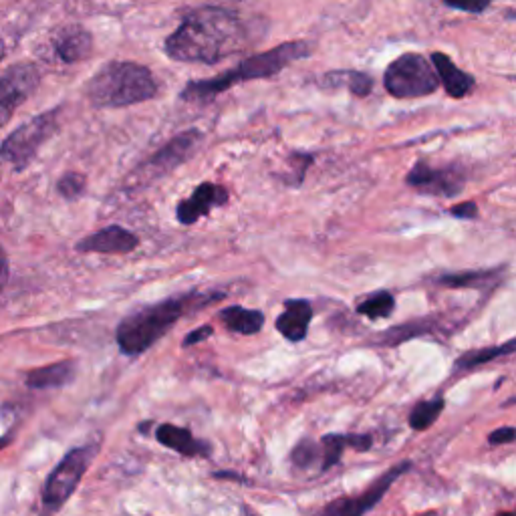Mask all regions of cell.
Instances as JSON below:
<instances>
[{
    "instance_id": "obj_3",
    "label": "cell",
    "mask_w": 516,
    "mask_h": 516,
    "mask_svg": "<svg viewBox=\"0 0 516 516\" xmlns=\"http://www.w3.org/2000/svg\"><path fill=\"white\" fill-rule=\"evenodd\" d=\"M311 53H313V45L309 41L281 43L269 51L246 57L232 69H226L222 75L188 81L180 91V101L192 103V105H206L240 83L256 81V79L258 81L273 79L293 63L307 59Z\"/></svg>"
},
{
    "instance_id": "obj_32",
    "label": "cell",
    "mask_w": 516,
    "mask_h": 516,
    "mask_svg": "<svg viewBox=\"0 0 516 516\" xmlns=\"http://www.w3.org/2000/svg\"><path fill=\"white\" fill-rule=\"evenodd\" d=\"M516 438V432L512 426H506V428H500V430H494L490 436H488V442L490 444H510L514 442Z\"/></svg>"
},
{
    "instance_id": "obj_9",
    "label": "cell",
    "mask_w": 516,
    "mask_h": 516,
    "mask_svg": "<svg viewBox=\"0 0 516 516\" xmlns=\"http://www.w3.org/2000/svg\"><path fill=\"white\" fill-rule=\"evenodd\" d=\"M406 184L422 196L452 200L464 192L468 184V168L456 162L432 164L428 160H418L408 172Z\"/></svg>"
},
{
    "instance_id": "obj_12",
    "label": "cell",
    "mask_w": 516,
    "mask_h": 516,
    "mask_svg": "<svg viewBox=\"0 0 516 516\" xmlns=\"http://www.w3.org/2000/svg\"><path fill=\"white\" fill-rule=\"evenodd\" d=\"M228 200H230V192L226 186L214 184V182H202L188 198L178 202L176 220L182 226H192L198 220L210 216L212 210L226 206Z\"/></svg>"
},
{
    "instance_id": "obj_20",
    "label": "cell",
    "mask_w": 516,
    "mask_h": 516,
    "mask_svg": "<svg viewBox=\"0 0 516 516\" xmlns=\"http://www.w3.org/2000/svg\"><path fill=\"white\" fill-rule=\"evenodd\" d=\"M218 319L222 325L238 335H256L258 331H263L265 327V313L258 309H246L240 305L226 307L218 313Z\"/></svg>"
},
{
    "instance_id": "obj_21",
    "label": "cell",
    "mask_w": 516,
    "mask_h": 516,
    "mask_svg": "<svg viewBox=\"0 0 516 516\" xmlns=\"http://www.w3.org/2000/svg\"><path fill=\"white\" fill-rule=\"evenodd\" d=\"M504 267L490 269V271H462V273H448L436 279V285L446 289H484L488 285H498L502 279Z\"/></svg>"
},
{
    "instance_id": "obj_2",
    "label": "cell",
    "mask_w": 516,
    "mask_h": 516,
    "mask_svg": "<svg viewBox=\"0 0 516 516\" xmlns=\"http://www.w3.org/2000/svg\"><path fill=\"white\" fill-rule=\"evenodd\" d=\"M224 299L222 291H186L172 295L164 301L144 305L121 319L115 331L119 351L129 357H138L150 347H154L162 337H166L174 325L190 313L202 311Z\"/></svg>"
},
{
    "instance_id": "obj_26",
    "label": "cell",
    "mask_w": 516,
    "mask_h": 516,
    "mask_svg": "<svg viewBox=\"0 0 516 516\" xmlns=\"http://www.w3.org/2000/svg\"><path fill=\"white\" fill-rule=\"evenodd\" d=\"M57 194L67 200V202H75L79 200L85 192H87V176L81 172H65L55 186Z\"/></svg>"
},
{
    "instance_id": "obj_1",
    "label": "cell",
    "mask_w": 516,
    "mask_h": 516,
    "mask_svg": "<svg viewBox=\"0 0 516 516\" xmlns=\"http://www.w3.org/2000/svg\"><path fill=\"white\" fill-rule=\"evenodd\" d=\"M248 29L234 9L200 7L190 11L164 41V53L178 63L218 65L248 47Z\"/></svg>"
},
{
    "instance_id": "obj_8",
    "label": "cell",
    "mask_w": 516,
    "mask_h": 516,
    "mask_svg": "<svg viewBox=\"0 0 516 516\" xmlns=\"http://www.w3.org/2000/svg\"><path fill=\"white\" fill-rule=\"evenodd\" d=\"M97 456V444L73 448L49 474L43 488V506L47 512L59 510L81 484L87 468Z\"/></svg>"
},
{
    "instance_id": "obj_23",
    "label": "cell",
    "mask_w": 516,
    "mask_h": 516,
    "mask_svg": "<svg viewBox=\"0 0 516 516\" xmlns=\"http://www.w3.org/2000/svg\"><path fill=\"white\" fill-rule=\"evenodd\" d=\"M516 349V339H508L506 343H500V345H492V347H480V349H472V351H466L462 353L456 363H454V369L456 371H472L480 365H486L494 359H500V357H506V355H512Z\"/></svg>"
},
{
    "instance_id": "obj_31",
    "label": "cell",
    "mask_w": 516,
    "mask_h": 516,
    "mask_svg": "<svg viewBox=\"0 0 516 516\" xmlns=\"http://www.w3.org/2000/svg\"><path fill=\"white\" fill-rule=\"evenodd\" d=\"M9 277H11V265H9V254L5 250V246L0 244V293H3L9 285Z\"/></svg>"
},
{
    "instance_id": "obj_16",
    "label": "cell",
    "mask_w": 516,
    "mask_h": 516,
    "mask_svg": "<svg viewBox=\"0 0 516 516\" xmlns=\"http://www.w3.org/2000/svg\"><path fill=\"white\" fill-rule=\"evenodd\" d=\"M313 321V305L307 299H287L283 313L277 317V331L291 343H301Z\"/></svg>"
},
{
    "instance_id": "obj_13",
    "label": "cell",
    "mask_w": 516,
    "mask_h": 516,
    "mask_svg": "<svg viewBox=\"0 0 516 516\" xmlns=\"http://www.w3.org/2000/svg\"><path fill=\"white\" fill-rule=\"evenodd\" d=\"M140 246V236L125 226L109 224L99 228L75 244L81 254H129Z\"/></svg>"
},
{
    "instance_id": "obj_24",
    "label": "cell",
    "mask_w": 516,
    "mask_h": 516,
    "mask_svg": "<svg viewBox=\"0 0 516 516\" xmlns=\"http://www.w3.org/2000/svg\"><path fill=\"white\" fill-rule=\"evenodd\" d=\"M359 315L371 319V321H379V319H387L392 317L396 311V297L390 291H375L371 295H367L355 309Z\"/></svg>"
},
{
    "instance_id": "obj_15",
    "label": "cell",
    "mask_w": 516,
    "mask_h": 516,
    "mask_svg": "<svg viewBox=\"0 0 516 516\" xmlns=\"http://www.w3.org/2000/svg\"><path fill=\"white\" fill-rule=\"evenodd\" d=\"M430 63L436 71V77H438V83L446 89L448 97L452 99H464L468 95L474 93L476 89V79L472 73H466L462 71L454 61L452 57H448L446 53L442 51H434L430 55Z\"/></svg>"
},
{
    "instance_id": "obj_18",
    "label": "cell",
    "mask_w": 516,
    "mask_h": 516,
    "mask_svg": "<svg viewBox=\"0 0 516 516\" xmlns=\"http://www.w3.org/2000/svg\"><path fill=\"white\" fill-rule=\"evenodd\" d=\"M373 444L371 434H327L323 436V440L319 442L321 446V470H329L333 468L343 452L347 448H355L359 452H367Z\"/></svg>"
},
{
    "instance_id": "obj_25",
    "label": "cell",
    "mask_w": 516,
    "mask_h": 516,
    "mask_svg": "<svg viewBox=\"0 0 516 516\" xmlns=\"http://www.w3.org/2000/svg\"><path fill=\"white\" fill-rule=\"evenodd\" d=\"M446 408L444 398H434V400H424L414 406L410 414V426L416 432H424L436 424V420L442 416Z\"/></svg>"
},
{
    "instance_id": "obj_27",
    "label": "cell",
    "mask_w": 516,
    "mask_h": 516,
    "mask_svg": "<svg viewBox=\"0 0 516 516\" xmlns=\"http://www.w3.org/2000/svg\"><path fill=\"white\" fill-rule=\"evenodd\" d=\"M291 460L293 464H297L299 468H311L313 464H321V446L319 442L311 440V438H303L291 452Z\"/></svg>"
},
{
    "instance_id": "obj_33",
    "label": "cell",
    "mask_w": 516,
    "mask_h": 516,
    "mask_svg": "<svg viewBox=\"0 0 516 516\" xmlns=\"http://www.w3.org/2000/svg\"><path fill=\"white\" fill-rule=\"evenodd\" d=\"M7 444H11V436H3V438H0V450H3Z\"/></svg>"
},
{
    "instance_id": "obj_29",
    "label": "cell",
    "mask_w": 516,
    "mask_h": 516,
    "mask_svg": "<svg viewBox=\"0 0 516 516\" xmlns=\"http://www.w3.org/2000/svg\"><path fill=\"white\" fill-rule=\"evenodd\" d=\"M448 214L456 220H476L480 216V208L474 200H468V202H460V204L452 206L448 210Z\"/></svg>"
},
{
    "instance_id": "obj_6",
    "label": "cell",
    "mask_w": 516,
    "mask_h": 516,
    "mask_svg": "<svg viewBox=\"0 0 516 516\" xmlns=\"http://www.w3.org/2000/svg\"><path fill=\"white\" fill-rule=\"evenodd\" d=\"M383 87L394 99H420L436 93L440 83L428 57L422 53H404L387 65Z\"/></svg>"
},
{
    "instance_id": "obj_14",
    "label": "cell",
    "mask_w": 516,
    "mask_h": 516,
    "mask_svg": "<svg viewBox=\"0 0 516 516\" xmlns=\"http://www.w3.org/2000/svg\"><path fill=\"white\" fill-rule=\"evenodd\" d=\"M53 51L65 65L81 63L93 53V35L83 25H67L53 37Z\"/></svg>"
},
{
    "instance_id": "obj_22",
    "label": "cell",
    "mask_w": 516,
    "mask_h": 516,
    "mask_svg": "<svg viewBox=\"0 0 516 516\" xmlns=\"http://www.w3.org/2000/svg\"><path fill=\"white\" fill-rule=\"evenodd\" d=\"M323 87H347L355 97H367L373 91V77L365 71H329L321 77Z\"/></svg>"
},
{
    "instance_id": "obj_19",
    "label": "cell",
    "mask_w": 516,
    "mask_h": 516,
    "mask_svg": "<svg viewBox=\"0 0 516 516\" xmlns=\"http://www.w3.org/2000/svg\"><path fill=\"white\" fill-rule=\"evenodd\" d=\"M77 363L75 361H59L27 373L25 381L33 390H51V387H63L75 379Z\"/></svg>"
},
{
    "instance_id": "obj_4",
    "label": "cell",
    "mask_w": 516,
    "mask_h": 516,
    "mask_svg": "<svg viewBox=\"0 0 516 516\" xmlns=\"http://www.w3.org/2000/svg\"><path fill=\"white\" fill-rule=\"evenodd\" d=\"M160 83L152 69L136 61H109L85 83V95L97 109H121L156 99Z\"/></svg>"
},
{
    "instance_id": "obj_34",
    "label": "cell",
    "mask_w": 516,
    "mask_h": 516,
    "mask_svg": "<svg viewBox=\"0 0 516 516\" xmlns=\"http://www.w3.org/2000/svg\"><path fill=\"white\" fill-rule=\"evenodd\" d=\"M422 516H442L440 512H428V514H422Z\"/></svg>"
},
{
    "instance_id": "obj_17",
    "label": "cell",
    "mask_w": 516,
    "mask_h": 516,
    "mask_svg": "<svg viewBox=\"0 0 516 516\" xmlns=\"http://www.w3.org/2000/svg\"><path fill=\"white\" fill-rule=\"evenodd\" d=\"M156 440L182 454V456H190V458H208L212 454V446L204 440H198L192 436V432L188 428H180L174 424H162L156 430Z\"/></svg>"
},
{
    "instance_id": "obj_5",
    "label": "cell",
    "mask_w": 516,
    "mask_h": 516,
    "mask_svg": "<svg viewBox=\"0 0 516 516\" xmlns=\"http://www.w3.org/2000/svg\"><path fill=\"white\" fill-rule=\"evenodd\" d=\"M61 113L63 107L57 105L19 125L15 132L0 144V166H7L13 174L25 172L37 160L41 148L59 132Z\"/></svg>"
},
{
    "instance_id": "obj_28",
    "label": "cell",
    "mask_w": 516,
    "mask_h": 516,
    "mask_svg": "<svg viewBox=\"0 0 516 516\" xmlns=\"http://www.w3.org/2000/svg\"><path fill=\"white\" fill-rule=\"evenodd\" d=\"M442 3L452 11H460V13H468V15H482L492 7L494 0H442Z\"/></svg>"
},
{
    "instance_id": "obj_7",
    "label": "cell",
    "mask_w": 516,
    "mask_h": 516,
    "mask_svg": "<svg viewBox=\"0 0 516 516\" xmlns=\"http://www.w3.org/2000/svg\"><path fill=\"white\" fill-rule=\"evenodd\" d=\"M204 136L200 129L190 127L174 136L168 144H164L160 150H156L150 158H146L132 174V182L138 188H148L156 184L158 180L166 178L180 166H184L200 148Z\"/></svg>"
},
{
    "instance_id": "obj_10",
    "label": "cell",
    "mask_w": 516,
    "mask_h": 516,
    "mask_svg": "<svg viewBox=\"0 0 516 516\" xmlns=\"http://www.w3.org/2000/svg\"><path fill=\"white\" fill-rule=\"evenodd\" d=\"M41 69L31 61H21L0 73V129H3L17 109L41 85Z\"/></svg>"
},
{
    "instance_id": "obj_30",
    "label": "cell",
    "mask_w": 516,
    "mask_h": 516,
    "mask_svg": "<svg viewBox=\"0 0 516 516\" xmlns=\"http://www.w3.org/2000/svg\"><path fill=\"white\" fill-rule=\"evenodd\" d=\"M212 335H214V327H212V325H200V327H196L194 331H190V333L184 337L182 345H184V347H192V345H198V343L210 339Z\"/></svg>"
},
{
    "instance_id": "obj_35",
    "label": "cell",
    "mask_w": 516,
    "mask_h": 516,
    "mask_svg": "<svg viewBox=\"0 0 516 516\" xmlns=\"http://www.w3.org/2000/svg\"><path fill=\"white\" fill-rule=\"evenodd\" d=\"M496 516H514V514L512 512H498Z\"/></svg>"
},
{
    "instance_id": "obj_11",
    "label": "cell",
    "mask_w": 516,
    "mask_h": 516,
    "mask_svg": "<svg viewBox=\"0 0 516 516\" xmlns=\"http://www.w3.org/2000/svg\"><path fill=\"white\" fill-rule=\"evenodd\" d=\"M412 468V462H400L392 470H387L381 474L373 484H369L363 492L355 496H345V498H335L327 506L319 510L317 516H365L383 496L385 492L392 488V484L404 476Z\"/></svg>"
}]
</instances>
